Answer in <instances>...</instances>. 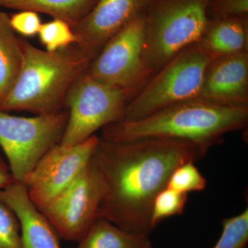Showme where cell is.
I'll return each mask as SVG.
<instances>
[{
    "label": "cell",
    "mask_w": 248,
    "mask_h": 248,
    "mask_svg": "<svg viewBox=\"0 0 248 248\" xmlns=\"http://www.w3.org/2000/svg\"><path fill=\"white\" fill-rule=\"evenodd\" d=\"M212 60L197 43L186 47L128 103L120 121L141 120L172 104L198 97L204 73Z\"/></svg>",
    "instance_id": "cell-5"
},
{
    "label": "cell",
    "mask_w": 248,
    "mask_h": 248,
    "mask_svg": "<svg viewBox=\"0 0 248 248\" xmlns=\"http://www.w3.org/2000/svg\"><path fill=\"white\" fill-rule=\"evenodd\" d=\"M187 202V193L168 187L160 191L152 207L151 222L153 230L170 217L182 215Z\"/></svg>",
    "instance_id": "cell-18"
},
{
    "label": "cell",
    "mask_w": 248,
    "mask_h": 248,
    "mask_svg": "<svg viewBox=\"0 0 248 248\" xmlns=\"http://www.w3.org/2000/svg\"><path fill=\"white\" fill-rule=\"evenodd\" d=\"M100 201V186L90 161L71 185L39 210L63 239L78 242L99 217Z\"/></svg>",
    "instance_id": "cell-9"
},
{
    "label": "cell",
    "mask_w": 248,
    "mask_h": 248,
    "mask_svg": "<svg viewBox=\"0 0 248 248\" xmlns=\"http://www.w3.org/2000/svg\"><path fill=\"white\" fill-rule=\"evenodd\" d=\"M22 53L20 39L10 24V16L0 11V106L20 71Z\"/></svg>",
    "instance_id": "cell-16"
},
{
    "label": "cell",
    "mask_w": 248,
    "mask_h": 248,
    "mask_svg": "<svg viewBox=\"0 0 248 248\" xmlns=\"http://www.w3.org/2000/svg\"><path fill=\"white\" fill-rule=\"evenodd\" d=\"M195 164L185 163L174 170L166 187L187 194L203 190L206 187L207 181Z\"/></svg>",
    "instance_id": "cell-21"
},
{
    "label": "cell",
    "mask_w": 248,
    "mask_h": 248,
    "mask_svg": "<svg viewBox=\"0 0 248 248\" xmlns=\"http://www.w3.org/2000/svg\"><path fill=\"white\" fill-rule=\"evenodd\" d=\"M209 19L248 16V0H208Z\"/></svg>",
    "instance_id": "cell-23"
},
{
    "label": "cell",
    "mask_w": 248,
    "mask_h": 248,
    "mask_svg": "<svg viewBox=\"0 0 248 248\" xmlns=\"http://www.w3.org/2000/svg\"><path fill=\"white\" fill-rule=\"evenodd\" d=\"M78 242L77 248H154L149 235L124 231L102 217Z\"/></svg>",
    "instance_id": "cell-15"
},
{
    "label": "cell",
    "mask_w": 248,
    "mask_h": 248,
    "mask_svg": "<svg viewBox=\"0 0 248 248\" xmlns=\"http://www.w3.org/2000/svg\"><path fill=\"white\" fill-rule=\"evenodd\" d=\"M20 45L22 67L0 110L42 115L64 110L67 93L86 73L91 58L77 45L55 52L41 50L23 39Z\"/></svg>",
    "instance_id": "cell-3"
},
{
    "label": "cell",
    "mask_w": 248,
    "mask_h": 248,
    "mask_svg": "<svg viewBox=\"0 0 248 248\" xmlns=\"http://www.w3.org/2000/svg\"><path fill=\"white\" fill-rule=\"evenodd\" d=\"M145 29L144 12L106 44L86 71L93 79L123 91L130 102L153 78L143 58Z\"/></svg>",
    "instance_id": "cell-6"
},
{
    "label": "cell",
    "mask_w": 248,
    "mask_h": 248,
    "mask_svg": "<svg viewBox=\"0 0 248 248\" xmlns=\"http://www.w3.org/2000/svg\"><path fill=\"white\" fill-rule=\"evenodd\" d=\"M0 248H22L20 226L17 217L0 202Z\"/></svg>",
    "instance_id": "cell-22"
},
{
    "label": "cell",
    "mask_w": 248,
    "mask_h": 248,
    "mask_svg": "<svg viewBox=\"0 0 248 248\" xmlns=\"http://www.w3.org/2000/svg\"><path fill=\"white\" fill-rule=\"evenodd\" d=\"M248 242V209L222 220L219 239L212 248H245Z\"/></svg>",
    "instance_id": "cell-20"
},
{
    "label": "cell",
    "mask_w": 248,
    "mask_h": 248,
    "mask_svg": "<svg viewBox=\"0 0 248 248\" xmlns=\"http://www.w3.org/2000/svg\"><path fill=\"white\" fill-rule=\"evenodd\" d=\"M10 24L14 31L24 37H33L38 35L42 21L37 13L31 11H21L10 17Z\"/></svg>",
    "instance_id": "cell-24"
},
{
    "label": "cell",
    "mask_w": 248,
    "mask_h": 248,
    "mask_svg": "<svg viewBox=\"0 0 248 248\" xmlns=\"http://www.w3.org/2000/svg\"><path fill=\"white\" fill-rule=\"evenodd\" d=\"M197 44L212 59L248 52V16L209 19Z\"/></svg>",
    "instance_id": "cell-14"
},
{
    "label": "cell",
    "mask_w": 248,
    "mask_h": 248,
    "mask_svg": "<svg viewBox=\"0 0 248 248\" xmlns=\"http://www.w3.org/2000/svg\"><path fill=\"white\" fill-rule=\"evenodd\" d=\"M248 248V247H246V248Z\"/></svg>",
    "instance_id": "cell-26"
},
{
    "label": "cell",
    "mask_w": 248,
    "mask_h": 248,
    "mask_svg": "<svg viewBox=\"0 0 248 248\" xmlns=\"http://www.w3.org/2000/svg\"><path fill=\"white\" fill-rule=\"evenodd\" d=\"M211 147L177 139L115 142L99 138L91 160L101 189L99 217L129 232L150 235L155 197L174 170L203 159Z\"/></svg>",
    "instance_id": "cell-1"
},
{
    "label": "cell",
    "mask_w": 248,
    "mask_h": 248,
    "mask_svg": "<svg viewBox=\"0 0 248 248\" xmlns=\"http://www.w3.org/2000/svg\"><path fill=\"white\" fill-rule=\"evenodd\" d=\"M99 138L94 135L72 146L55 145L37 163L22 184L37 208L66 189L89 165Z\"/></svg>",
    "instance_id": "cell-10"
},
{
    "label": "cell",
    "mask_w": 248,
    "mask_h": 248,
    "mask_svg": "<svg viewBox=\"0 0 248 248\" xmlns=\"http://www.w3.org/2000/svg\"><path fill=\"white\" fill-rule=\"evenodd\" d=\"M38 36L41 43L48 52L58 51L79 43V39L71 26L58 18L42 24Z\"/></svg>",
    "instance_id": "cell-19"
},
{
    "label": "cell",
    "mask_w": 248,
    "mask_h": 248,
    "mask_svg": "<svg viewBox=\"0 0 248 248\" xmlns=\"http://www.w3.org/2000/svg\"><path fill=\"white\" fill-rule=\"evenodd\" d=\"M98 0H0V7L43 13L71 27L89 14Z\"/></svg>",
    "instance_id": "cell-17"
},
{
    "label": "cell",
    "mask_w": 248,
    "mask_h": 248,
    "mask_svg": "<svg viewBox=\"0 0 248 248\" xmlns=\"http://www.w3.org/2000/svg\"><path fill=\"white\" fill-rule=\"evenodd\" d=\"M130 99L123 91L85 73L71 86L65 99L68 122L60 144L72 146L99 129L122 120Z\"/></svg>",
    "instance_id": "cell-8"
},
{
    "label": "cell",
    "mask_w": 248,
    "mask_h": 248,
    "mask_svg": "<svg viewBox=\"0 0 248 248\" xmlns=\"http://www.w3.org/2000/svg\"><path fill=\"white\" fill-rule=\"evenodd\" d=\"M16 182L13 177L9 164L0 156V190L6 188Z\"/></svg>",
    "instance_id": "cell-25"
},
{
    "label": "cell",
    "mask_w": 248,
    "mask_h": 248,
    "mask_svg": "<svg viewBox=\"0 0 248 248\" xmlns=\"http://www.w3.org/2000/svg\"><path fill=\"white\" fill-rule=\"evenodd\" d=\"M199 97L221 105L248 107V52L213 59Z\"/></svg>",
    "instance_id": "cell-12"
},
{
    "label": "cell",
    "mask_w": 248,
    "mask_h": 248,
    "mask_svg": "<svg viewBox=\"0 0 248 248\" xmlns=\"http://www.w3.org/2000/svg\"><path fill=\"white\" fill-rule=\"evenodd\" d=\"M148 0H98L89 14L72 27L80 48L91 61L106 44L145 12Z\"/></svg>",
    "instance_id": "cell-11"
},
{
    "label": "cell",
    "mask_w": 248,
    "mask_h": 248,
    "mask_svg": "<svg viewBox=\"0 0 248 248\" xmlns=\"http://www.w3.org/2000/svg\"><path fill=\"white\" fill-rule=\"evenodd\" d=\"M248 124V107L221 105L200 97L176 103L141 120L115 122L102 129L101 138L128 141L143 138L177 139L213 146L226 134Z\"/></svg>",
    "instance_id": "cell-2"
},
{
    "label": "cell",
    "mask_w": 248,
    "mask_h": 248,
    "mask_svg": "<svg viewBox=\"0 0 248 248\" xmlns=\"http://www.w3.org/2000/svg\"><path fill=\"white\" fill-rule=\"evenodd\" d=\"M208 0H148L143 58L152 76L189 46L207 24Z\"/></svg>",
    "instance_id": "cell-4"
},
{
    "label": "cell",
    "mask_w": 248,
    "mask_h": 248,
    "mask_svg": "<svg viewBox=\"0 0 248 248\" xmlns=\"http://www.w3.org/2000/svg\"><path fill=\"white\" fill-rule=\"evenodd\" d=\"M0 202L7 205L17 217L22 248H62L58 233L32 203L22 183L15 182L0 190Z\"/></svg>",
    "instance_id": "cell-13"
},
{
    "label": "cell",
    "mask_w": 248,
    "mask_h": 248,
    "mask_svg": "<svg viewBox=\"0 0 248 248\" xmlns=\"http://www.w3.org/2000/svg\"><path fill=\"white\" fill-rule=\"evenodd\" d=\"M68 112L18 117L0 110V146L13 177L23 183L37 163L61 141Z\"/></svg>",
    "instance_id": "cell-7"
}]
</instances>
